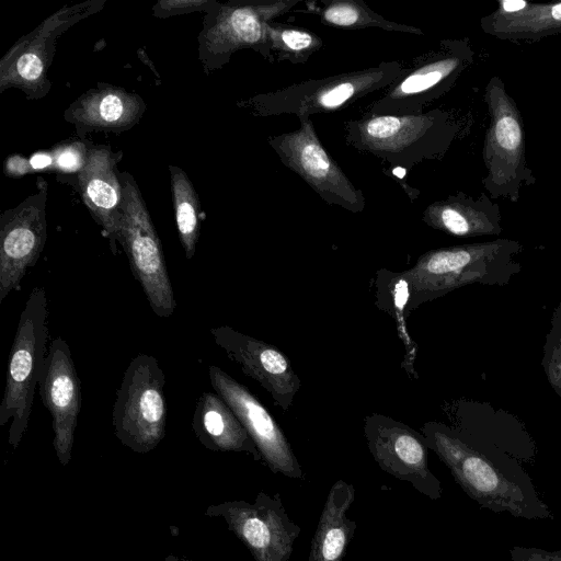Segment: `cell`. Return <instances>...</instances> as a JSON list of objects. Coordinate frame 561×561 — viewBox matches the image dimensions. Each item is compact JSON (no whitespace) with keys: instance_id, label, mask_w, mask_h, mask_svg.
<instances>
[{"instance_id":"obj_1","label":"cell","mask_w":561,"mask_h":561,"mask_svg":"<svg viewBox=\"0 0 561 561\" xmlns=\"http://www.w3.org/2000/svg\"><path fill=\"white\" fill-rule=\"evenodd\" d=\"M423 432L428 449L481 507L527 519L553 518L522 462L493 442L438 423L426 424Z\"/></svg>"},{"instance_id":"obj_2","label":"cell","mask_w":561,"mask_h":561,"mask_svg":"<svg viewBox=\"0 0 561 561\" xmlns=\"http://www.w3.org/2000/svg\"><path fill=\"white\" fill-rule=\"evenodd\" d=\"M520 251V244L511 240L435 249L422 254L400 277L421 301L467 285L506 286L522 270Z\"/></svg>"},{"instance_id":"obj_3","label":"cell","mask_w":561,"mask_h":561,"mask_svg":"<svg viewBox=\"0 0 561 561\" xmlns=\"http://www.w3.org/2000/svg\"><path fill=\"white\" fill-rule=\"evenodd\" d=\"M405 70L398 60L382 61L374 67L310 79L261 93L240 104L256 116L290 114L300 118L332 113L370 93L389 89Z\"/></svg>"},{"instance_id":"obj_4","label":"cell","mask_w":561,"mask_h":561,"mask_svg":"<svg viewBox=\"0 0 561 561\" xmlns=\"http://www.w3.org/2000/svg\"><path fill=\"white\" fill-rule=\"evenodd\" d=\"M47 318L45 289L35 286L20 316L0 403V425L10 422L8 440L13 448L18 447L27 428L35 388L47 355Z\"/></svg>"},{"instance_id":"obj_5","label":"cell","mask_w":561,"mask_h":561,"mask_svg":"<svg viewBox=\"0 0 561 561\" xmlns=\"http://www.w3.org/2000/svg\"><path fill=\"white\" fill-rule=\"evenodd\" d=\"M445 126L444 114L436 110L409 115L365 113L344 123L345 140L351 147L404 170L440 152Z\"/></svg>"},{"instance_id":"obj_6","label":"cell","mask_w":561,"mask_h":561,"mask_svg":"<svg viewBox=\"0 0 561 561\" xmlns=\"http://www.w3.org/2000/svg\"><path fill=\"white\" fill-rule=\"evenodd\" d=\"M165 375L158 359L140 353L128 364L112 410L114 435L138 454L154 449L165 436Z\"/></svg>"},{"instance_id":"obj_7","label":"cell","mask_w":561,"mask_h":561,"mask_svg":"<svg viewBox=\"0 0 561 561\" xmlns=\"http://www.w3.org/2000/svg\"><path fill=\"white\" fill-rule=\"evenodd\" d=\"M118 178L123 191L119 243L152 311L168 318L176 301L159 236L134 178L127 172Z\"/></svg>"},{"instance_id":"obj_8","label":"cell","mask_w":561,"mask_h":561,"mask_svg":"<svg viewBox=\"0 0 561 561\" xmlns=\"http://www.w3.org/2000/svg\"><path fill=\"white\" fill-rule=\"evenodd\" d=\"M293 131L272 136L267 144L282 163L304 180L325 203L351 213L365 209L362 190L327 152L310 117H300Z\"/></svg>"},{"instance_id":"obj_9","label":"cell","mask_w":561,"mask_h":561,"mask_svg":"<svg viewBox=\"0 0 561 561\" xmlns=\"http://www.w3.org/2000/svg\"><path fill=\"white\" fill-rule=\"evenodd\" d=\"M209 517H221L255 561H288L301 528L290 520L279 493L261 491L254 503L243 500L210 505Z\"/></svg>"},{"instance_id":"obj_10","label":"cell","mask_w":561,"mask_h":561,"mask_svg":"<svg viewBox=\"0 0 561 561\" xmlns=\"http://www.w3.org/2000/svg\"><path fill=\"white\" fill-rule=\"evenodd\" d=\"M466 60L465 49L460 43L442 42L437 49L416 58L413 65L365 113L375 115L423 113L425 106L451 87Z\"/></svg>"},{"instance_id":"obj_11","label":"cell","mask_w":561,"mask_h":561,"mask_svg":"<svg viewBox=\"0 0 561 561\" xmlns=\"http://www.w3.org/2000/svg\"><path fill=\"white\" fill-rule=\"evenodd\" d=\"M364 433L378 466L392 477L407 481L430 500L442 497V484L428 468V447L424 436L383 415L365 419Z\"/></svg>"},{"instance_id":"obj_12","label":"cell","mask_w":561,"mask_h":561,"mask_svg":"<svg viewBox=\"0 0 561 561\" xmlns=\"http://www.w3.org/2000/svg\"><path fill=\"white\" fill-rule=\"evenodd\" d=\"M46 182L39 191L0 216V304L18 289L46 242Z\"/></svg>"},{"instance_id":"obj_13","label":"cell","mask_w":561,"mask_h":561,"mask_svg":"<svg viewBox=\"0 0 561 561\" xmlns=\"http://www.w3.org/2000/svg\"><path fill=\"white\" fill-rule=\"evenodd\" d=\"M215 392L231 408L273 473L304 479L302 469L278 424L248 388L215 365L208 368Z\"/></svg>"},{"instance_id":"obj_14","label":"cell","mask_w":561,"mask_h":561,"mask_svg":"<svg viewBox=\"0 0 561 561\" xmlns=\"http://www.w3.org/2000/svg\"><path fill=\"white\" fill-rule=\"evenodd\" d=\"M38 391L51 416L56 455L66 466L71 459L81 409V382L70 348L61 337L54 339L48 346L38 378Z\"/></svg>"},{"instance_id":"obj_15","label":"cell","mask_w":561,"mask_h":561,"mask_svg":"<svg viewBox=\"0 0 561 561\" xmlns=\"http://www.w3.org/2000/svg\"><path fill=\"white\" fill-rule=\"evenodd\" d=\"M216 344L271 396L275 405L290 408L301 381L288 358L275 346L243 334L230 327L210 329Z\"/></svg>"},{"instance_id":"obj_16","label":"cell","mask_w":561,"mask_h":561,"mask_svg":"<svg viewBox=\"0 0 561 561\" xmlns=\"http://www.w3.org/2000/svg\"><path fill=\"white\" fill-rule=\"evenodd\" d=\"M299 2L300 0L232 1L220 5L206 35L209 49L228 58L238 49L251 48L272 61L267 24Z\"/></svg>"},{"instance_id":"obj_17","label":"cell","mask_w":561,"mask_h":561,"mask_svg":"<svg viewBox=\"0 0 561 561\" xmlns=\"http://www.w3.org/2000/svg\"><path fill=\"white\" fill-rule=\"evenodd\" d=\"M85 5L58 11L8 51L0 65L1 91L15 87L34 98L47 92L49 82L46 72L55 37L80 16Z\"/></svg>"},{"instance_id":"obj_18","label":"cell","mask_w":561,"mask_h":561,"mask_svg":"<svg viewBox=\"0 0 561 561\" xmlns=\"http://www.w3.org/2000/svg\"><path fill=\"white\" fill-rule=\"evenodd\" d=\"M116 157L106 147L90 149L79 184L83 201L110 239L113 251L121 242L122 184L116 170Z\"/></svg>"},{"instance_id":"obj_19","label":"cell","mask_w":561,"mask_h":561,"mask_svg":"<svg viewBox=\"0 0 561 561\" xmlns=\"http://www.w3.org/2000/svg\"><path fill=\"white\" fill-rule=\"evenodd\" d=\"M192 428L207 449L247 453L254 460H262L247 430L216 392L205 391L201 394L193 413Z\"/></svg>"},{"instance_id":"obj_20","label":"cell","mask_w":561,"mask_h":561,"mask_svg":"<svg viewBox=\"0 0 561 561\" xmlns=\"http://www.w3.org/2000/svg\"><path fill=\"white\" fill-rule=\"evenodd\" d=\"M145 104L137 94L103 85L78 98L65 112L67 121L98 129L122 130L141 117Z\"/></svg>"},{"instance_id":"obj_21","label":"cell","mask_w":561,"mask_h":561,"mask_svg":"<svg viewBox=\"0 0 561 561\" xmlns=\"http://www.w3.org/2000/svg\"><path fill=\"white\" fill-rule=\"evenodd\" d=\"M354 501L353 484L342 479L333 483L311 540L308 561H343L357 528L347 516Z\"/></svg>"},{"instance_id":"obj_22","label":"cell","mask_w":561,"mask_h":561,"mask_svg":"<svg viewBox=\"0 0 561 561\" xmlns=\"http://www.w3.org/2000/svg\"><path fill=\"white\" fill-rule=\"evenodd\" d=\"M422 220L427 226L457 237H477L500 232L497 221L460 195L428 205Z\"/></svg>"},{"instance_id":"obj_23","label":"cell","mask_w":561,"mask_h":561,"mask_svg":"<svg viewBox=\"0 0 561 561\" xmlns=\"http://www.w3.org/2000/svg\"><path fill=\"white\" fill-rule=\"evenodd\" d=\"M491 32L501 37H535L561 30V3L526 5L514 13L499 10L491 16Z\"/></svg>"},{"instance_id":"obj_24","label":"cell","mask_w":561,"mask_h":561,"mask_svg":"<svg viewBox=\"0 0 561 561\" xmlns=\"http://www.w3.org/2000/svg\"><path fill=\"white\" fill-rule=\"evenodd\" d=\"M319 14L328 25L346 30L380 28L387 32L423 35V31L401 23L389 21L376 13L362 0L322 1Z\"/></svg>"},{"instance_id":"obj_25","label":"cell","mask_w":561,"mask_h":561,"mask_svg":"<svg viewBox=\"0 0 561 561\" xmlns=\"http://www.w3.org/2000/svg\"><path fill=\"white\" fill-rule=\"evenodd\" d=\"M173 196L174 216L179 238L185 253L191 260L199 237V201L187 174L179 167H169Z\"/></svg>"},{"instance_id":"obj_26","label":"cell","mask_w":561,"mask_h":561,"mask_svg":"<svg viewBox=\"0 0 561 561\" xmlns=\"http://www.w3.org/2000/svg\"><path fill=\"white\" fill-rule=\"evenodd\" d=\"M267 34L276 61L305 64L323 46L316 33L275 21L267 24Z\"/></svg>"},{"instance_id":"obj_27","label":"cell","mask_w":561,"mask_h":561,"mask_svg":"<svg viewBox=\"0 0 561 561\" xmlns=\"http://www.w3.org/2000/svg\"><path fill=\"white\" fill-rule=\"evenodd\" d=\"M541 366L549 385L561 398V300L551 316L542 348Z\"/></svg>"},{"instance_id":"obj_28","label":"cell","mask_w":561,"mask_h":561,"mask_svg":"<svg viewBox=\"0 0 561 561\" xmlns=\"http://www.w3.org/2000/svg\"><path fill=\"white\" fill-rule=\"evenodd\" d=\"M494 137L497 146L505 152H516L522 144V130L519 123L513 114H499Z\"/></svg>"},{"instance_id":"obj_29","label":"cell","mask_w":561,"mask_h":561,"mask_svg":"<svg viewBox=\"0 0 561 561\" xmlns=\"http://www.w3.org/2000/svg\"><path fill=\"white\" fill-rule=\"evenodd\" d=\"M87 154L88 151L82 144L73 142L57 148L53 159L58 169L72 172L83 168Z\"/></svg>"},{"instance_id":"obj_30","label":"cell","mask_w":561,"mask_h":561,"mask_svg":"<svg viewBox=\"0 0 561 561\" xmlns=\"http://www.w3.org/2000/svg\"><path fill=\"white\" fill-rule=\"evenodd\" d=\"M512 561H561V549L548 551L534 547L515 546L510 549Z\"/></svg>"},{"instance_id":"obj_31","label":"cell","mask_w":561,"mask_h":561,"mask_svg":"<svg viewBox=\"0 0 561 561\" xmlns=\"http://www.w3.org/2000/svg\"><path fill=\"white\" fill-rule=\"evenodd\" d=\"M208 1L205 0H175V1H161L159 5L163 10H175V9H198Z\"/></svg>"},{"instance_id":"obj_32","label":"cell","mask_w":561,"mask_h":561,"mask_svg":"<svg viewBox=\"0 0 561 561\" xmlns=\"http://www.w3.org/2000/svg\"><path fill=\"white\" fill-rule=\"evenodd\" d=\"M8 174L21 175L27 171V161L21 157H11L5 163Z\"/></svg>"},{"instance_id":"obj_33","label":"cell","mask_w":561,"mask_h":561,"mask_svg":"<svg viewBox=\"0 0 561 561\" xmlns=\"http://www.w3.org/2000/svg\"><path fill=\"white\" fill-rule=\"evenodd\" d=\"M53 162H54V159L51 156L41 152V153L34 154L31 158L30 165L33 169L38 170V169H44V168L49 167L50 164H53Z\"/></svg>"},{"instance_id":"obj_34","label":"cell","mask_w":561,"mask_h":561,"mask_svg":"<svg viewBox=\"0 0 561 561\" xmlns=\"http://www.w3.org/2000/svg\"><path fill=\"white\" fill-rule=\"evenodd\" d=\"M525 5H526V2L525 1H520V0H517V1H512V0L502 1L500 10L502 12H505V13H514V12H517V11L522 10Z\"/></svg>"},{"instance_id":"obj_35","label":"cell","mask_w":561,"mask_h":561,"mask_svg":"<svg viewBox=\"0 0 561 561\" xmlns=\"http://www.w3.org/2000/svg\"><path fill=\"white\" fill-rule=\"evenodd\" d=\"M164 561H187L186 559H180L178 556L175 554H169L167 556V558L164 559Z\"/></svg>"}]
</instances>
